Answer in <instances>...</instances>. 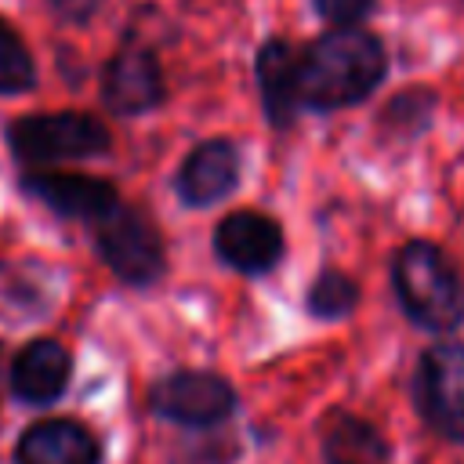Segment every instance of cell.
<instances>
[{"label": "cell", "instance_id": "9a60e30c", "mask_svg": "<svg viewBox=\"0 0 464 464\" xmlns=\"http://www.w3.org/2000/svg\"><path fill=\"white\" fill-rule=\"evenodd\" d=\"M435 112V94L428 87H410V91H399L395 98H388L384 112L377 116V130L381 138H413L428 127Z\"/></svg>", "mask_w": 464, "mask_h": 464}, {"label": "cell", "instance_id": "277c9868", "mask_svg": "<svg viewBox=\"0 0 464 464\" xmlns=\"http://www.w3.org/2000/svg\"><path fill=\"white\" fill-rule=\"evenodd\" d=\"M94 246L109 272L127 286H152L167 272V246L141 207L116 203L94 221Z\"/></svg>", "mask_w": 464, "mask_h": 464}, {"label": "cell", "instance_id": "4fadbf2b", "mask_svg": "<svg viewBox=\"0 0 464 464\" xmlns=\"http://www.w3.org/2000/svg\"><path fill=\"white\" fill-rule=\"evenodd\" d=\"M319 450L323 464H388L392 460V442L384 431L348 410H334L319 424Z\"/></svg>", "mask_w": 464, "mask_h": 464}, {"label": "cell", "instance_id": "7c38bea8", "mask_svg": "<svg viewBox=\"0 0 464 464\" xmlns=\"http://www.w3.org/2000/svg\"><path fill=\"white\" fill-rule=\"evenodd\" d=\"M14 464H102V442L72 417H44L18 435Z\"/></svg>", "mask_w": 464, "mask_h": 464}, {"label": "cell", "instance_id": "5bb4252c", "mask_svg": "<svg viewBox=\"0 0 464 464\" xmlns=\"http://www.w3.org/2000/svg\"><path fill=\"white\" fill-rule=\"evenodd\" d=\"M294 62L297 51L286 40H268L261 44L257 58H254V72H257V91H261V105L265 116L276 130H286L297 120V83H294Z\"/></svg>", "mask_w": 464, "mask_h": 464}, {"label": "cell", "instance_id": "6da1fadb", "mask_svg": "<svg viewBox=\"0 0 464 464\" xmlns=\"http://www.w3.org/2000/svg\"><path fill=\"white\" fill-rule=\"evenodd\" d=\"M388 72L384 44L359 25H334L297 51V109L334 112L366 102Z\"/></svg>", "mask_w": 464, "mask_h": 464}, {"label": "cell", "instance_id": "e0dca14e", "mask_svg": "<svg viewBox=\"0 0 464 464\" xmlns=\"http://www.w3.org/2000/svg\"><path fill=\"white\" fill-rule=\"evenodd\" d=\"M36 83V62L22 36L0 18V94H25Z\"/></svg>", "mask_w": 464, "mask_h": 464}, {"label": "cell", "instance_id": "7a4b0ae2", "mask_svg": "<svg viewBox=\"0 0 464 464\" xmlns=\"http://www.w3.org/2000/svg\"><path fill=\"white\" fill-rule=\"evenodd\" d=\"M392 290L402 315L428 334H453L464 323V279L450 254L428 239H410L392 261Z\"/></svg>", "mask_w": 464, "mask_h": 464}, {"label": "cell", "instance_id": "52a82bcc", "mask_svg": "<svg viewBox=\"0 0 464 464\" xmlns=\"http://www.w3.org/2000/svg\"><path fill=\"white\" fill-rule=\"evenodd\" d=\"M22 192L44 203L47 210H54L58 218L87 221V225H94L120 203V192L112 181L94 174H76V170H47V167L22 174Z\"/></svg>", "mask_w": 464, "mask_h": 464}, {"label": "cell", "instance_id": "9c48e42d", "mask_svg": "<svg viewBox=\"0 0 464 464\" xmlns=\"http://www.w3.org/2000/svg\"><path fill=\"white\" fill-rule=\"evenodd\" d=\"M167 98L160 58L149 47L127 44L102 69V102L116 116H141Z\"/></svg>", "mask_w": 464, "mask_h": 464}, {"label": "cell", "instance_id": "ac0fdd59", "mask_svg": "<svg viewBox=\"0 0 464 464\" xmlns=\"http://www.w3.org/2000/svg\"><path fill=\"white\" fill-rule=\"evenodd\" d=\"M377 0H315V11L330 22V25H359Z\"/></svg>", "mask_w": 464, "mask_h": 464}, {"label": "cell", "instance_id": "2e32d148", "mask_svg": "<svg viewBox=\"0 0 464 464\" xmlns=\"http://www.w3.org/2000/svg\"><path fill=\"white\" fill-rule=\"evenodd\" d=\"M359 304V283L341 272V268H326L312 279L308 294H304V308L312 319H323V323H334V319H344L352 308Z\"/></svg>", "mask_w": 464, "mask_h": 464}, {"label": "cell", "instance_id": "30bf717a", "mask_svg": "<svg viewBox=\"0 0 464 464\" xmlns=\"http://www.w3.org/2000/svg\"><path fill=\"white\" fill-rule=\"evenodd\" d=\"M239 185V149L228 138L199 141L174 174V192L185 207H214Z\"/></svg>", "mask_w": 464, "mask_h": 464}, {"label": "cell", "instance_id": "ba28073f", "mask_svg": "<svg viewBox=\"0 0 464 464\" xmlns=\"http://www.w3.org/2000/svg\"><path fill=\"white\" fill-rule=\"evenodd\" d=\"M286 239L276 218L261 210H232L214 228V254L243 272V276H265L283 261Z\"/></svg>", "mask_w": 464, "mask_h": 464}, {"label": "cell", "instance_id": "5b68a950", "mask_svg": "<svg viewBox=\"0 0 464 464\" xmlns=\"http://www.w3.org/2000/svg\"><path fill=\"white\" fill-rule=\"evenodd\" d=\"M239 406L236 388L210 370H174L149 392V410L181 428H218Z\"/></svg>", "mask_w": 464, "mask_h": 464}, {"label": "cell", "instance_id": "8fae6325", "mask_svg": "<svg viewBox=\"0 0 464 464\" xmlns=\"http://www.w3.org/2000/svg\"><path fill=\"white\" fill-rule=\"evenodd\" d=\"M69 377H72V355L54 337H36L22 344L7 366L11 395L25 406H47L62 399V392L69 388Z\"/></svg>", "mask_w": 464, "mask_h": 464}, {"label": "cell", "instance_id": "3957f363", "mask_svg": "<svg viewBox=\"0 0 464 464\" xmlns=\"http://www.w3.org/2000/svg\"><path fill=\"white\" fill-rule=\"evenodd\" d=\"M7 145L25 167H54L109 152V127L91 112H33L7 127Z\"/></svg>", "mask_w": 464, "mask_h": 464}, {"label": "cell", "instance_id": "d6986e66", "mask_svg": "<svg viewBox=\"0 0 464 464\" xmlns=\"http://www.w3.org/2000/svg\"><path fill=\"white\" fill-rule=\"evenodd\" d=\"M47 4L65 22H91V14L102 7V0H47Z\"/></svg>", "mask_w": 464, "mask_h": 464}, {"label": "cell", "instance_id": "8992f818", "mask_svg": "<svg viewBox=\"0 0 464 464\" xmlns=\"http://www.w3.org/2000/svg\"><path fill=\"white\" fill-rule=\"evenodd\" d=\"M417 402L442 439L464 442V344L439 341L420 355Z\"/></svg>", "mask_w": 464, "mask_h": 464}]
</instances>
